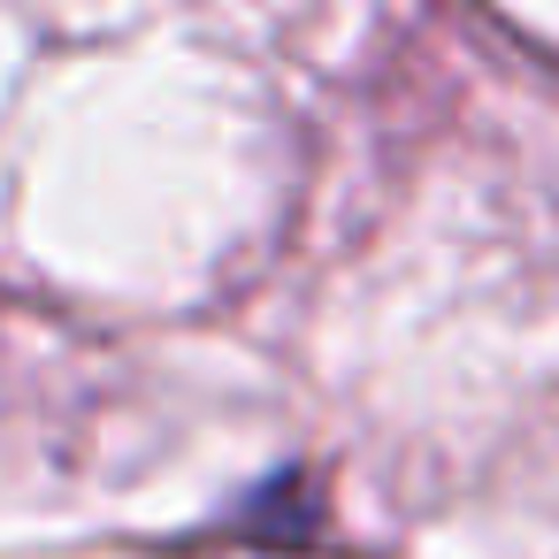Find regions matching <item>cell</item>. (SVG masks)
I'll use <instances>...</instances> for the list:
<instances>
[]
</instances>
